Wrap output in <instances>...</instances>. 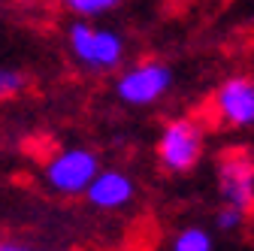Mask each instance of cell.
<instances>
[{
	"mask_svg": "<svg viewBox=\"0 0 254 251\" xmlns=\"http://www.w3.org/2000/svg\"><path fill=\"white\" fill-rule=\"evenodd\" d=\"M218 188L221 197L233 209L254 206V151L251 148H227L218 158Z\"/></svg>",
	"mask_w": 254,
	"mask_h": 251,
	"instance_id": "obj_1",
	"label": "cell"
},
{
	"mask_svg": "<svg viewBox=\"0 0 254 251\" xmlns=\"http://www.w3.org/2000/svg\"><path fill=\"white\" fill-rule=\"evenodd\" d=\"M200 151H203V130L188 118L167 124V130L161 133V145H157L161 164L170 167L173 173L190 170L200 161Z\"/></svg>",
	"mask_w": 254,
	"mask_h": 251,
	"instance_id": "obj_2",
	"label": "cell"
},
{
	"mask_svg": "<svg viewBox=\"0 0 254 251\" xmlns=\"http://www.w3.org/2000/svg\"><path fill=\"white\" fill-rule=\"evenodd\" d=\"M46 176L58 191H67V194L82 191V188H88V182L97 176V158H94L91 151H82V148L61 151L49 164Z\"/></svg>",
	"mask_w": 254,
	"mask_h": 251,
	"instance_id": "obj_3",
	"label": "cell"
},
{
	"mask_svg": "<svg viewBox=\"0 0 254 251\" xmlns=\"http://www.w3.org/2000/svg\"><path fill=\"white\" fill-rule=\"evenodd\" d=\"M73 52L94 67H115L121 58V40L106 30H91L88 24H76L70 30Z\"/></svg>",
	"mask_w": 254,
	"mask_h": 251,
	"instance_id": "obj_4",
	"label": "cell"
},
{
	"mask_svg": "<svg viewBox=\"0 0 254 251\" xmlns=\"http://www.w3.org/2000/svg\"><path fill=\"white\" fill-rule=\"evenodd\" d=\"M215 112L233 127L254 124V82L251 79H230L215 94Z\"/></svg>",
	"mask_w": 254,
	"mask_h": 251,
	"instance_id": "obj_5",
	"label": "cell"
},
{
	"mask_svg": "<svg viewBox=\"0 0 254 251\" xmlns=\"http://www.w3.org/2000/svg\"><path fill=\"white\" fill-rule=\"evenodd\" d=\"M170 85V70L164 64H142L133 67L130 73H124L118 82V94L127 103H151L161 97V91H167Z\"/></svg>",
	"mask_w": 254,
	"mask_h": 251,
	"instance_id": "obj_6",
	"label": "cell"
},
{
	"mask_svg": "<svg viewBox=\"0 0 254 251\" xmlns=\"http://www.w3.org/2000/svg\"><path fill=\"white\" fill-rule=\"evenodd\" d=\"M133 197V185L127 176L121 173H100L88 182V200L94 206H103V209H115V206H124L127 200Z\"/></svg>",
	"mask_w": 254,
	"mask_h": 251,
	"instance_id": "obj_7",
	"label": "cell"
},
{
	"mask_svg": "<svg viewBox=\"0 0 254 251\" xmlns=\"http://www.w3.org/2000/svg\"><path fill=\"white\" fill-rule=\"evenodd\" d=\"M173 251H212V242L203 230H185V233H179Z\"/></svg>",
	"mask_w": 254,
	"mask_h": 251,
	"instance_id": "obj_8",
	"label": "cell"
},
{
	"mask_svg": "<svg viewBox=\"0 0 254 251\" xmlns=\"http://www.w3.org/2000/svg\"><path fill=\"white\" fill-rule=\"evenodd\" d=\"M73 12H79V15H97V12H103V9H112L118 0H64Z\"/></svg>",
	"mask_w": 254,
	"mask_h": 251,
	"instance_id": "obj_9",
	"label": "cell"
},
{
	"mask_svg": "<svg viewBox=\"0 0 254 251\" xmlns=\"http://www.w3.org/2000/svg\"><path fill=\"white\" fill-rule=\"evenodd\" d=\"M24 85V79L18 73H9V70H0V94H12Z\"/></svg>",
	"mask_w": 254,
	"mask_h": 251,
	"instance_id": "obj_10",
	"label": "cell"
},
{
	"mask_svg": "<svg viewBox=\"0 0 254 251\" xmlns=\"http://www.w3.org/2000/svg\"><path fill=\"white\" fill-rule=\"evenodd\" d=\"M239 221H242V212H239V209H233V206H227V209H221V215H218V227H224V230L236 227Z\"/></svg>",
	"mask_w": 254,
	"mask_h": 251,
	"instance_id": "obj_11",
	"label": "cell"
},
{
	"mask_svg": "<svg viewBox=\"0 0 254 251\" xmlns=\"http://www.w3.org/2000/svg\"><path fill=\"white\" fill-rule=\"evenodd\" d=\"M0 251H34V248H24V245H9V242H0Z\"/></svg>",
	"mask_w": 254,
	"mask_h": 251,
	"instance_id": "obj_12",
	"label": "cell"
}]
</instances>
